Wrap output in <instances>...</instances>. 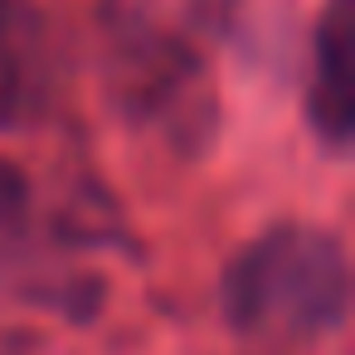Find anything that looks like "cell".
<instances>
[{
    "label": "cell",
    "instance_id": "6da1fadb",
    "mask_svg": "<svg viewBox=\"0 0 355 355\" xmlns=\"http://www.w3.org/2000/svg\"><path fill=\"white\" fill-rule=\"evenodd\" d=\"M98 30L117 117L161 151H205L219 132L209 0H98Z\"/></svg>",
    "mask_w": 355,
    "mask_h": 355
},
{
    "label": "cell",
    "instance_id": "7a4b0ae2",
    "mask_svg": "<svg viewBox=\"0 0 355 355\" xmlns=\"http://www.w3.org/2000/svg\"><path fill=\"white\" fill-rule=\"evenodd\" d=\"M224 316L263 345H311L350 311L345 243L321 224H272L224 268Z\"/></svg>",
    "mask_w": 355,
    "mask_h": 355
},
{
    "label": "cell",
    "instance_id": "3957f363",
    "mask_svg": "<svg viewBox=\"0 0 355 355\" xmlns=\"http://www.w3.org/2000/svg\"><path fill=\"white\" fill-rule=\"evenodd\" d=\"M78 219L40 200L35 175L0 156V287H20L30 297H83V277L64 268V253L78 243Z\"/></svg>",
    "mask_w": 355,
    "mask_h": 355
},
{
    "label": "cell",
    "instance_id": "277c9868",
    "mask_svg": "<svg viewBox=\"0 0 355 355\" xmlns=\"http://www.w3.org/2000/svg\"><path fill=\"white\" fill-rule=\"evenodd\" d=\"M64 83L59 35L40 0H0V132L49 117Z\"/></svg>",
    "mask_w": 355,
    "mask_h": 355
},
{
    "label": "cell",
    "instance_id": "5b68a950",
    "mask_svg": "<svg viewBox=\"0 0 355 355\" xmlns=\"http://www.w3.org/2000/svg\"><path fill=\"white\" fill-rule=\"evenodd\" d=\"M350 0H326L311 30V59H306V122L331 146L345 151L350 122H355V93H350Z\"/></svg>",
    "mask_w": 355,
    "mask_h": 355
}]
</instances>
